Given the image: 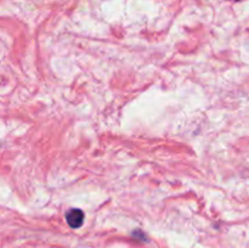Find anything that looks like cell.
<instances>
[{
  "instance_id": "cell-1",
  "label": "cell",
  "mask_w": 249,
  "mask_h": 248,
  "mask_svg": "<svg viewBox=\"0 0 249 248\" xmlns=\"http://www.w3.org/2000/svg\"><path fill=\"white\" fill-rule=\"evenodd\" d=\"M66 220H67L68 225L73 229H78L83 225L84 221V213L80 209H71L66 214Z\"/></svg>"
}]
</instances>
